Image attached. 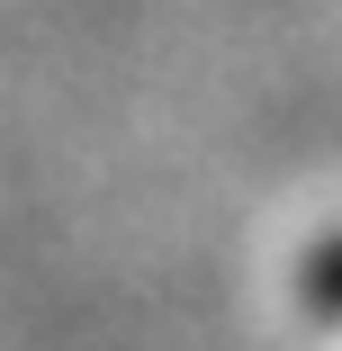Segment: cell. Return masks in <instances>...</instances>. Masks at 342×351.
I'll return each instance as SVG.
<instances>
[{"instance_id":"6da1fadb","label":"cell","mask_w":342,"mask_h":351,"mask_svg":"<svg viewBox=\"0 0 342 351\" xmlns=\"http://www.w3.org/2000/svg\"><path fill=\"white\" fill-rule=\"evenodd\" d=\"M315 298H324V306H342V252H333V261L315 270Z\"/></svg>"}]
</instances>
